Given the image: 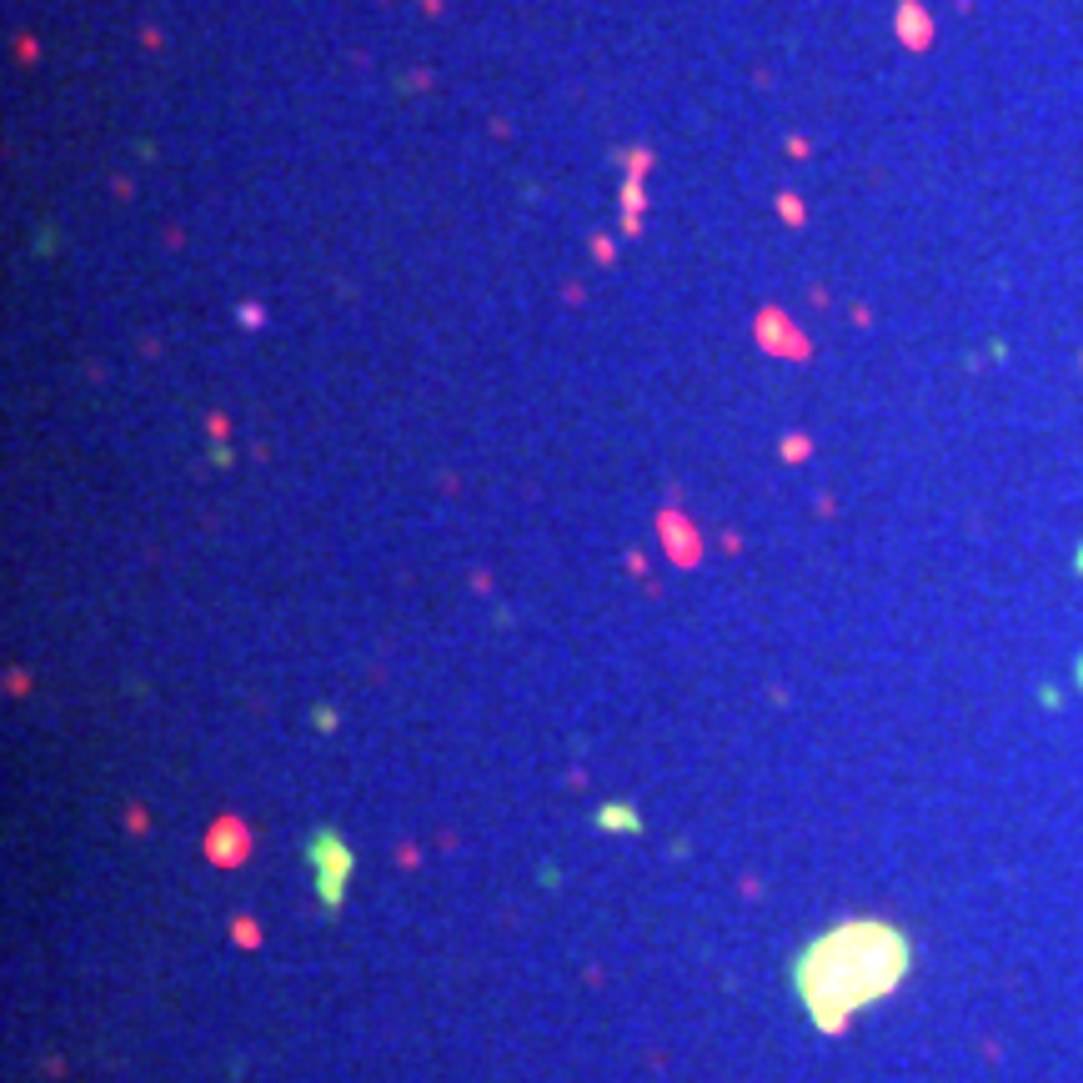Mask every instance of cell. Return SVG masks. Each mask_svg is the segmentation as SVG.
I'll return each mask as SVG.
<instances>
[{"label":"cell","instance_id":"6da1fadb","mask_svg":"<svg viewBox=\"0 0 1083 1083\" xmlns=\"http://www.w3.org/2000/svg\"><path fill=\"white\" fill-rule=\"evenodd\" d=\"M908 973V938L883 918H843L793 958V993L813 1028L838 1033Z\"/></svg>","mask_w":1083,"mask_h":1083},{"label":"cell","instance_id":"7a4b0ae2","mask_svg":"<svg viewBox=\"0 0 1083 1083\" xmlns=\"http://www.w3.org/2000/svg\"><path fill=\"white\" fill-rule=\"evenodd\" d=\"M301 858L311 868V888H316L321 913H341L346 888H351V868H356V853H351L346 833L331 828V823H316L306 833V843H301Z\"/></svg>","mask_w":1083,"mask_h":1083},{"label":"cell","instance_id":"3957f363","mask_svg":"<svg viewBox=\"0 0 1083 1083\" xmlns=\"http://www.w3.org/2000/svg\"><path fill=\"white\" fill-rule=\"evenodd\" d=\"M592 823H597L602 833H627V838H637V833H642V813H637L632 803H622V798L602 803V808L592 813Z\"/></svg>","mask_w":1083,"mask_h":1083},{"label":"cell","instance_id":"277c9868","mask_svg":"<svg viewBox=\"0 0 1083 1083\" xmlns=\"http://www.w3.org/2000/svg\"><path fill=\"white\" fill-rule=\"evenodd\" d=\"M311 717H316V728H321V733H331V728H336V707H326V702H321Z\"/></svg>","mask_w":1083,"mask_h":1083},{"label":"cell","instance_id":"5b68a950","mask_svg":"<svg viewBox=\"0 0 1083 1083\" xmlns=\"http://www.w3.org/2000/svg\"><path fill=\"white\" fill-rule=\"evenodd\" d=\"M1078 567H1083V547H1078Z\"/></svg>","mask_w":1083,"mask_h":1083},{"label":"cell","instance_id":"8992f818","mask_svg":"<svg viewBox=\"0 0 1083 1083\" xmlns=\"http://www.w3.org/2000/svg\"><path fill=\"white\" fill-rule=\"evenodd\" d=\"M1078 677H1083V662H1078Z\"/></svg>","mask_w":1083,"mask_h":1083}]
</instances>
